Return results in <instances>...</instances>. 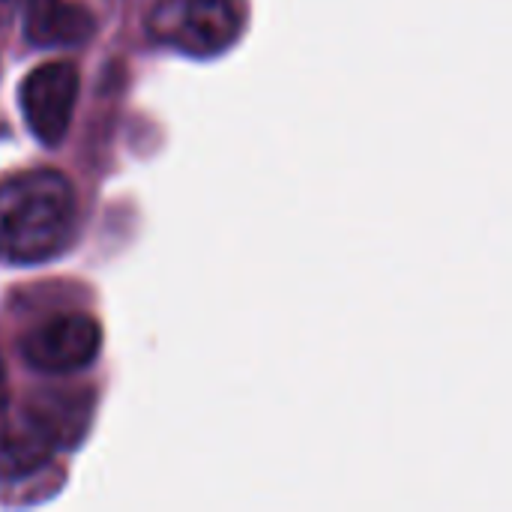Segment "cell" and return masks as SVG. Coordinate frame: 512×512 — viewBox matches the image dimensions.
<instances>
[{"label": "cell", "mask_w": 512, "mask_h": 512, "mask_svg": "<svg viewBox=\"0 0 512 512\" xmlns=\"http://www.w3.org/2000/svg\"><path fill=\"white\" fill-rule=\"evenodd\" d=\"M78 201L72 183L51 168L15 174L0 183V258L42 264L75 237Z\"/></svg>", "instance_id": "cell-1"}, {"label": "cell", "mask_w": 512, "mask_h": 512, "mask_svg": "<svg viewBox=\"0 0 512 512\" xmlns=\"http://www.w3.org/2000/svg\"><path fill=\"white\" fill-rule=\"evenodd\" d=\"M246 27V0H156L147 12L153 42L186 57L228 51Z\"/></svg>", "instance_id": "cell-2"}, {"label": "cell", "mask_w": 512, "mask_h": 512, "mask_svg": "<svg viewBox=\"0 0 512 512\" xmlns=\"http://www.w3.org/2000/svg\"><path fill=\"white\" fill-rule=\"evenodd\" d=\"M78 87L81 75L75 63L66 60L42 63L33 72H27L18 90V105L30 135L39 144L57 147L66 138L78 102Z\"/></svg>", "instance_id": "cell-3"}, {"label": "cell", "mask_w": 512, "mask_h": 512, "mask_svg": "<svg viewBox=\"0 0 512 512\" xmlns=\"http://www.w3.org/2000/svg\"><path fill=\"white\" fill-rule=\"evenodd\" d=\"M102 348V327L81 312H66L33 333L24 336L21 342V357L30 369L45 372V375H66L87 369Z\"/></svg>", "instance_id": "cell-4"}, {"label": "cell", "mask_w": 512, "mask_h": 512, "mask_svg": "<svg viewBox=\"0 0 512 512\" xmlns=\"http://www.w3.org/2000/svg\"><path fill=\"white\" fill-rule=\"evenodd\" d=\"M96 33L93 15L69 0H24V36L36 48H72Z\"/></svg>", "instance_id": "cell-5"}, {"label": "cell", "mask_w": 512, "mask_h": 512, "mask_svg": "<svg viewBox=\"0 0 512 512\" xmlns=\"http://www.w3.org/2000/svg\"><path fill=\"white\" fill-rule=\"evenodd\" d=\"M57 444L48 429L21 408L0 426V471L6 477H30L54 456Z\"/></svg>", "instance_id": "cell-6"}, {"label": "cell", "mask_w": 512, "mask_h": 512, "mask_svg": "<svg viewBox=\"0 0 512 512\" xmlns=\"http://www.w3.org/2000/svg\"><path fill=\"white\" fill-rule=\"evenodd\" d=\"M24 408L48 429L57 450L75 447L93 414V393L90 390H39L24 402Z\"/></svg>", "instance_id": "cell-7"}, {"label": "cell", "mask_w": 512, "mask_h": 512, "mask_svg": "<svg viewBox=\"0 0 512 512\" xmlns=\"http://www.w3.org/2000/svg\"><path fill=\"white\" fill-rule=\"evenodd\" d=\"M9 402V384H6V372H3V360H0V411Z\"/></svg>", "instance_id": "cell-8"}]
</instances>
